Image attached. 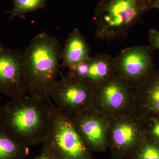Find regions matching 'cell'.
I'll return each instance as SVG.
<instances>
[{
  "mask_svg": "<svg viewBox=\"0 0 159 159\" xmlns=\"http://www.w3.org/2000/svg\"><path fill=\"white\" fill-rule=\"evenodd\" d=\"M51 122L49 104L30 96L14 98L0 107V128L16 142L28 147L43 143Z\"/></svg>",
  "mask_w": 159,
  "mask_h": 159,
  "instance_id": "6da1fadb",
  "label": "cell"
},
{
  "mask_svg": "<svg viewBox=\"0 0 159 159\" xmlns=\"http://www.w3.org/2000/svg\"><path fill=\"white\" fill-rule=\"evenodd\" d=\"M61 46L46 33L31 39L23 54L26 90L31 97L51 104L52 89L59 73Z\"/></svg>",
  "mask_w": 159,
  "mask_h": 159,
  "instance_id": "7a4b0ae2",
  "label": "cell"
},
{
  "mask_svg": "<svg viewBox=\"0 0 159 159\" xmlns=\"http://www.w3.org/2000/svg\"><path fill=\"white\" fill-rule=\"evenodd\" d=\"M152 8V0H101L94 14L96 37L109 41L124 35Z\"/></svg>",
  "mask_w": 159,
  "mask_h": 159,
  "instance_id": "3957f363",
  "label": "cell"
},
{
  "mask_svg": "<svg viewBox=\"0 0 159 159\" xmlns=\"http://www.w3.org/2000/svg\"><path fill=\"white\" fill-rule=\"evenodd\" d=\"M51 129L43 145L45 152L54 159H93L75 127L73 116L64 112L51 103Z\"/></svg>",
  "mask_w": 159,
  "mask_h": 159,
  "instance_id": "277c9868",
  "label": "cell"
},
{
  "mask_svg": "<svg viewBox=\"0 0 159 159\" xmlns=\"http://www.w3.org/2000/svg\"><path fill=\"white\" fill-rule=\"evenodd\" d=\"M146 138L142 121L133 113L109 118L108 148L112 159H129Z\"/></svg>",
  "mask_w": 159,
  "mask_h": 159,
  "instance_id": "5b68a950",
  "label": "cell"
},
{
  "mask_svg": "<svg viewBox=\"0 0 159 159\" xmlns=\"http://www.w3.org/2000/svg\"><path fill=\"white\" fill-rule=\"evenodd\" d=\"M134 89L118 74L94 91L92 107L108 118L133 112Z\"/></svg>",
  "mask_w": 159,
  "mask_h": 159,
  "instance_id": "8992f818",
  "label": "cell"
},
{
  "mask_svg": "<svg viewBox=\"0 0 159 159\" xmlns=\"http://www.w3.org/2000/svg\"><path fill=\"white\" fill-rule=\"evenodd\" d=\"M59 73L60 79L55 83L51 94L57 108L74 116L92 107L95 90L69 73L66 75Z\"/></svg>",
  "mask_w": 159,
  "mask_h": 159,
  "instance_id": "52a82bcc",
  "label": "cell"
},
{
  "mask_svg": "<svg viewBox=\"0 0 159 159\" xmlns=\"http://www.w3.org/2000/svg\"><path fill=\"white\" fill-rule=\"evenodd\" d=\"M149 46H133L124 49L116 57L117 74L135 89L156 70Z\"/></svg>",
  "mask_w": 159,
  "mask_h": 159,
  "instance_id": "ba28073f",
  "label": "cell"
},
{
  "mask_svg": "<svg viewBox=\"0 0 159 159\" xmlns=\"http://www.w3.org/2000/svg\"><path fill=\"white\" fill-rule=\"evenodd\" d=\"M26 92L22 52L0 43V93L14 99Z\"/></svg>",
  "mask_w": 159,
  "mask_h": 159,
  "instance_id": "9c48e42d",
  "label": "cell"
},
{
  "mask_svg": "<svg viewBox=\"0 0 159 159\" xmlns=\"http://www.w3.org/2000/svg\"><path fill=\"white\" fill-rule=\"evenodd\" d=\"M76 129L92 152H101L108 148L109 118L93 107L73 116Z\"/></svg>",
  "mask_w": 159,
  "mask_h": 159,
  "instance_id": "30bf717a",
  "label": "cell"
},
{
  "mask_svg": "<svg viewBox=\"0 0 159 159\" xmlns=\"http://www.w3.org/2000/svg\"><path fill=\"white\" fill-rule=\"evenodd\" d=\"M69 73L94 90L117 74L114 57L107 54H99L91 57L70 70Z\"/></svg>",
  "mask_w": 159,
  "mask_h": 159,
  "instance_id": "8fae6325",
  "label": "cell"
},
{
  "mask_svg": "<svg viewBox=\"0 0 159 159\" xmlns=\"http://www.w3.org/2000/svg\"><path fill=\"white\" fill-rule=\"evenodd\" d=\"M133 113L141 120L159 117V68L134 89Z\"/></svg>",
  "mask_w": 159,
  "mask_h": 159,
  "instance_id": "7c38bea8",
  "label": "cell"
},
{
  "mask_svg": "<svg viewBox=\"0 0 159 159\" xmlns=\"http://www.w3.org/2000/svg\"><path fill=\"white\" fill-rule=\"evenodd\" d=\"M90 57L86 39L78 29H74L69 34L61 51L62 66L71 70Z\"/></svg>",
  "mask_w": 159,
  "mask_h": 159,
  "instance_id": "4fadbf2b",
  "label": "cell"
},
{
  "mask_svg": "<svg viewBox=\"0 0 159 159\" xmlns=\"http://www.w3.org/2000/svg\"><path fill=\"white\" fill-rule=\"evenodd\" d=\"M29 147L16 142L0 128V159H25Z\"/></svg>",
  "mask_w": 159,
  "mask_h": 159,
  "instance_id": "5bb4252c",
  "label": "cell"
},
{
  "mask_svg": "<svg viewBox=\"0 0 159 159\" xmlns=\"http://www.w3.org/2000/svg\"><path fill=\"white\" fill-rule=\"evenodd\" d=\"M13 7L8 11L11 14L10 20L15 16H24L29 12L43 9L46 6L48 0H12Z\"/></svg>",
  "mask_w": 159,
  "mask_h": 159,
  "instance_id": "9a60e30c",
  "label": "cell"
},
{
  "mask_svg": "<svg viewBox=\"0 0 159 159\" xmlns=\"http://www.w3.org/2000/svg\"><path fill=\"white\" fill-rule=\"evenodd\" d=\"M129 159H159V142L146 137Z\"/></svg>",
  "mask_w": 159,
  "mask_h": 159,
  "instance_id": "2e32d148",
  "label": "cell"
},
{
  "mask_svg": "<svg viewBox=\"0 0 159 159\" xmlns=\"http://www.w3.org/2000/svg\"><path fill=\"white\" fill-rule=\"evenodd\" d=\"M141 121L146 137L159 142V117L150 118Z\"/></svg>",
  "mask_w": 159,
  "mask_h": 159,
  "instance_id": "e0dca14e",
  "label": "cell"
},
{
  "mask_svg": "<svg viewBox=\"0 0 159 159\" xmlns=\"http://www.w3.org/2000/svg\"><path fill=\"white\" fill-rule=\"evenodd\" d=\"M149 48L152 51H159V31L157 30H150L149 31L148 37Z\"/></svg>",
  "mask_w": 159,
  "mask_h": 159,
  "instance_id": "ac0fdd59",
  "label": "cell"
},
{
  "mask_svg": "<svg viewBox=\"0 0 159 159\" xmlns=\"http://www.w3.org/2000/svg\"><path fill=\"white\" fill-rule=\"evenodd\" d=\"M34 159H54L49 154L45 152L42 151L39 155L35 157Z\"/></svg>",
  "mask_w": 159,
  "mask_h": 159,
  "instance_id": "d6986e66",
  "label": "cell"
},
{
  "mask_svg": "<svg viewBox=\"0 0 159 159\" xmlns=\"http://www.w3.org/2000/svg\"><path fill=\"white\" fill-rule=\"evenodd\" d=\"M153 8H157L159 10V0H152Z\"/></svg>",
  "mask_w": 159,
  "mask_h": 159,
  "instance_id": "ffe728a7",
  "label": "cell"
},
{
  "mask_svg": "<svg viewBox=\"0 0 159 159\" xmlns=\"http://www.w3.org/2000/svg\"><path fill=\"white\" fill-rule=\"evenodd\" d=\"M0 102H1V97H0Z\"/></svg>",
  "mask_w": 159,
  "mask_h": 159,
  "instance_id": "44dd1931",
  "label": "cell"
}]
</instances>
